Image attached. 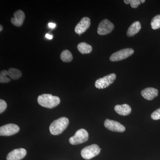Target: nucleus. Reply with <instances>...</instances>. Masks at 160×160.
Returning <instances> with one entry per match:
<instances>
[{
    "mask_svg": "<svg viewBox=\"0 0 160 160\" xmlns=\"http://www.w3.org/2000/svg\"><path fill=\"white\" fill-rule=\"evenodd\" d=\"M60 98L50 94H43L38 98V103L40 106L48 109H52L60 103Z\"/></svg>",
    "mask_w": 160,
    "mask_h": 160,
    "instance_id": "1",
    "label": "nucleus"
},
{
    "mask_svg": "<svg viewBox=\"0 0 160 160\" xmlns=\"http://www.w3.org/2000/svg\"><path fill=\"white\" fill-rule=\"evenodd\" d=\"M69 120L66 117H61L55 120L49 126L50 133L53 135H58L62 133L68 127Z\"/></svg>",
    "mask_w": 160,
    "mask_h": 160,
    "instance_id": "2",
    "label": "nucleus"
},
{
    "mask_svg": "<svg viewBox=\"0 0 160 160\" xmlns=\"http://www.w3.org/2000/svg\"><path fill=\"white\" fill-rule=\"evenodd\" d=\"M101 149L96 144L87 146L82 149L81 155L86 160H90L99 154Z\"/></svg>",
    "mask_w": 160,
    "mask_h": 160,
    "instance_id": "3",
    "label": "nucleus"
},
{
    "mask_svg": "<svg viewBox=\"0 0 160 160\" xmlns=\"http://www.w3.org/2000/svg\"><path fill=\"white\" fill-rule=\"evenodd\" d=\"M89 139V133L85 129H81L76 132L74 136L69 138V142L71 145H77L85 142Z\"/></svg>",
    "mask_w": 160,
    "mask_h": 160,
    "instance_id": "4",
    "label": "nucleus"
},
{
    "mask_svg": "<svg viewBox=\"0 0 160 160\" xmlns=\"http://www.w3.org/2000/svg\"><path fill=\"white\" fill-rule=\"evenodd\" d=\"M116 79V75L115 73H111L97 80L95 82V86L97 89H105L112 84Z\"/></svg>",
    "mask_w": 160,
    "mask_h": 160,
    "instance_id": "5",
    "label": "nucleus"
},
{
    "mask_svg": "<svg viewBox=\"0 0 160 160\" xmlns=\"http://www.w3.org/2000/svg\"><path fill=\"white\" fill-rule=\"evenodd\" d=\"M134 53V50L131 48H126L120 50L112 54L110 57L111 62H118L127 58Z\"/></svg>",
    "mask_w": 160,
    "mask_h": 160,
    "instance_id": "6",
    "label": "nucleus"
},
{
    "mask_svg": "<svg viewBox=\"0 0 160 160\" xmlns=\"http://www.w3.org/2000/svg\"><path fill=\"white\" fill-rule=\"evenodd\" d=\"M114 28V25L109 20L104 19L99 24L97 32L100 35H105L110 33Z\"/></svg>",
    "mask_w": 160,
    "mask_h": 160,
    "instance_id": "7",
    "label": "nucleus"
},
{
    "mask_svg": "<svg viewBox=\"0 0 160 160\" xmlns=\"http://www.w3.org/2000/svg\"><path fill=\"white\" fill-rule=\"evenodd\" d=\"M20 130L18 125L14 124H9L1 126L0 128V135L1 136H10L17 133Z\"/></svg>",
    "mask_w": 160,
    "mask_h": 160,
    "instance_id": "8",
    "label": "nucleus"
},
{
    "mask_svg": "<svg viewBox=\"0 0 160 160\" xmlns=\"http://www.w3.org/2000/svg\"><path fill=\"white\" fill-rule=\"evenodd\" d=\"M104 126L110 131L122 132L126 130L125 126L117 121L106 119L104 122Z\"/></svg>",
    "mask_w": 160,
    "mask_h": 160,
    "instance_id": "9",
    "label": "nucleus"
},
{
    "mask_svg": "<svg viewBox=\"0 0 160 160\" xmlns=\"http://www.w3.org/2000/svg\"><path fill=\"white\" fill-rule=\"evenodd\" d=\"M91 22L89 18H83L75 28V32L78 34L84 33L90 27Z\"/></svg>",
    "mask_w": 160,
    "mask_h": 160,
    "instance_id": "10",
    "label": "nucleus"
},
{
    "mask_svg": "<svg viewBox=\"0 0 160 160\" xmlns=\"http://www.w3.org/2000/svg\"><path fill=\"white\" fill-rule=\"evenodd\" d=\"M27 151L23 148L15 149L8 153L6 157L7 160H21L25 158Z\"/></svg>",
    "mask_w": 160,
    "mask_h": 160,
    "instance_id": "11",
    "label": "nucleus"
},
{
    "mask_svg": "<svg viewBox=\"0 0 160 160\" xmlns=\"http://www.w3.org/2000/svg\"><path fill=\"white\" fill-rule=\"evenodd\" d=\"M13 16L11 19V22L12 25L16 27L22 26L25 18V14L24 12L19 9L15 12Z\"/></svg>",
    "mask_w": 160,
    "mask_h": 160,
    "instance_id": "12",
    "label": "nucleus"
},
{
    "mask_svg": "<svg viewBox=\"0 0 160 160\" xmlns=\"http://www.w3.org/2000/svg\"><path fill=\"white\" fill-rule=\"evenodd\" d=\"M141 94L144 98L150 101L153 100L155 98L158 96V91L157 89L149 87L143 89L141 92Z\"/></svg>",
    "mask_w": 160,
    "mask_h": 160,
    "instance_id": "13",
    "label": "nucleus"
},
{
    "mask_svg": "<svg viewBox=\"0 0 160 160\" xmlns=\"http://www.w3.org/2000/svg\"><path fill=\"white\" fill-rule=\"evenodd\" d=\"M115 111L117 113L122 116L128 115L131 113V108L128 104L116 105L114 107Z\"/></svg>",
    "mask_w": 160,
    "mask_h": 160,
    "instance_id": "14",
    "label": "nucleus"
},
{
    "mask_svg": "<svg viewBox=\"0 0 160 160\" xmlns=\"http://www.w3.org/2000/svg\"><path fill=\"white\" fill-rule=\"evenodd\" d=\"M141 25L139 22L136 21L132 23L127 32V36L131 37L136 34L141 30Z\"/></svg>",
    "mask_w": 160,
    "mask_h": 160,
    "instance_id": "15",
    "label": "nucleus"
},
{
    "mask_svg": "<svg viewBox=\"0 0 160 160\" xmlns=\"http://www.w3.org/2000/svg\"><path fill=\"white\" fill-rule=\"evenodd\" d=\"M77 48L80 53L82 54H88L92 51V47L86 42H81L78 44Z\"/></svg>",
    "mask_w": 160,
    "mask_h": 160,
    "instance_id": "16",
    "label": "nucleus"
},
{
    "mask_svg": "<svg viewBox=\"0 0 160 160\" xmlns=\"http://www.w3.org/2000/svg\"><path fill=\"white\" fill-rule=\"evenodd\" d=\"M8 76L12 80H18L22 77V72L20 70L15 68H9L8 70Z\"/></svg>",
    "mask_w": 160,
    "mask_h": 160,
    "instance_id": "17",
    "label": "nucleus"
},
{
    "mask_svg": "<svg viewBox=\"0 0 160 160\" xmlns=\"http://www.w3.org/2000/svg\"><path fill=\"white\" fill-rule=\"evenodd\" d=\"M60 58L64 62H69L73 59L72 54L69 50H64L61 52Z\"/></svg>",
    "mask_w": 160,
    "mask_h": 160,
    "instance_id": "18",
    "label": "nucleus"
},
{
    "mask_svg": "<svg viewBox=\"0 0 160 160\" xmlns=\"http://www.w3.org/2000/svg\"><path fill=\"white\" fill-rule=\"evenodd\" d=\"M152 28L154 30L160 28V15L155 16L151 21Z\"/></svg>",
    "mask_w": 160,
    "mask_h": 160,
    "instance_id": "19",
    "label": "nucleus"
},
{
    "mask_svg": "<svg viewBox=\"0 0 160 160\" xmlns=\"http://www.w3.org/2000/svg\"><path fill=\"white\" fill-rule=\"evenodd\" d=\"M8 76V71L3 70L0 72V82L1 83H7L11 81V79L7 77Z\"/></svg>",
    "mask_w": 160,
    "mask_h": 160,
    "instance_id": "20",
    "label": "nucleus"
},
{
    "mask_svg": "<svg viewBox=\"0 0 160 160\" xmlns=\"http://www.w3.org/2000/svg\"><path fill=\"white\" fill-rule=\"evenodd\" d=\"M152 119L158 120L160 119V108L153 112L151 115Z\"/></svg>",
    "mask_w": 160,
    "mask_h": 160,
    "instance_id": "21",
    "label": "nucleus"
},
{
    "mask_svg": "<svg viewBox=\"0 0 160 160\" xmlns=\"http://www.w3.org/2000/svg\"><path fill=\"white\" fill-rule=\"evenodd\" d=\"M7 108V104L3 100H0V113L4 112Z\"/></svg>",
    "mask_w": 160,
    "mask_h": 160,
    "instance_id": "22",
    "label": "nucleus"
},
{
    "mask_svg": "<svg viewBox=\"0 0 160 160\" xmlns=\"http://www.w3.org/2000/svg\"><path fill=\"white\" fill-rule=\"evenodd\" d=\"M141 3V1L139 0H130V6L132 8H137Z\"/></svg>",
    "mask_w": 160,
    "mask_h": 160,
    "instance_id": "23",
    "label": "nucleus"
},
{
    "mask_svg": "<svg viewBox=\"0 0 160 160\" xmlns=\"http://www.w3.org/2000/svg\"><path fill=\"white\" fill-rule=\"evenodd\" d=\"M48 26H49V28H52V29H53L55 27H56L55 24L53 23H49V24H48Z\"/></svg>",
    "mask_w": 160,
    "mask_h": 160,
    "instance_id": "24",
    "label": "nucleus"
},
{
    "mask_svg": "<svg viewBox=\"0 0 160 160\" xmlns=\"http://www.w3.org/2000/svg\"><path fill=\"white\" fill-rule=\"evenodd\" d=\"M46 37L48 38V39H52V36L51 35L48 34V33H47L46 35Z\"/></svg>",
    "mask_w": 160,
    "mask_h": 160,
    "instance_id": "25",
    "label": "nucleus"
},
{
    "mask_svg": "<svg viewBox=\"0 0 160 160\" xmlns=\"http://www.w3.org/2000/svg\"><path fill=\"white\" fill-rule=\"evenodd\" d=\"M124 2L126 4H129L130 3V0H124Z\"/></svg>",
    "mask_w": 160,
    "mask_h": 160,
    "instance_id": "26",
    "label": "nucleus"
},
{
    "mask_svg": "<svg viewBox=\"0 0 160 160\" xmlns=\"http://www.w3.org/2000/svg\"><path fill=\"white\" fill-rule=\"evenodd\" d=\"M3 30V27L2 25H0V32H2Z\"/></svg>",
    "mask_w": 160,
    "mask_h": 160,
    "instance_id": "27",
    "label": "nucleus"
},
{
    "mask_svg": "<svg viewBox=\"0 0 160 160\" xmlns=\"http://www.w3.org/2000/svg\"><path fill=\"white\" fill-rule=\"evenodd\" d=\"M140 1H141V2L142 3H144L145 2H146L145 0H141Z\"/></svg>",
    "mask_w": 160,
    "mask_h": 160,
    "instance_id": "28",
    "label": "nucleus"
}]
</instances>
